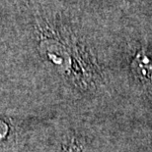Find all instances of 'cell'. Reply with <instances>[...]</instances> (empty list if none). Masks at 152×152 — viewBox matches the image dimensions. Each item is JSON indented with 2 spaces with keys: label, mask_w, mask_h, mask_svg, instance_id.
<instances>
[{
  "label": "cell",
  "mask_w": 152,
  "mask_h": 152,
  "mask_svg": "<svg viewBox=\"0 0 152 152\" xmlns=\"http://www.w3.org/2000/svg\"><path fill=\"white\" fill-rule=\"evenodd\" d=\"M134 67L136 73L145 79L151 80L152 83V57L141 51L134 59Z\"/></svg>",
  "instance_id": "1"
},
{
  "label": "cell",
  "mask_w": 152,
  "mask_h": 152,
  "mask_svg": "<svg viewBox=\"0 0 152 152\" xmlns=\"http://www.w3.org/2000/svg\"><path fill=\"white\" fill-rule=\"evenodd\" d=\"M8 134V126L5 122H3L0 120V141L6 137V134Z\"/></svg>",
  "instance_id": "2"
},
{
  "label": "cell",
  "mask_w": 152,
  "mask_h": 152,
  "mask_svg": "<svg viewBox=\"0 0 152 152\" xmlns=\"http://www.w3.org/2000/svg\"><path fill=\"white\" fill-rule=\"evenodd\" d=\"M61 152H80V151H79V147L77 146V144H75L72 141V142H70L68 145L63 146Z\"/></svg>",
  "instance_id": "3"
}]
</instances>
